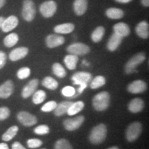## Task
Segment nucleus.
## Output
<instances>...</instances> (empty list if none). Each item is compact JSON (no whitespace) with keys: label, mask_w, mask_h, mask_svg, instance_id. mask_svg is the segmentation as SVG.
I'll list each match as a JSON object with an SVG mask.
<instances>
[{"label":"nucleus","mask_w":149,"mask_h":149,"mask_svg":"<svg viewBox=\"0 0 149 149\" xmlns=\"http://www.w3.org/2000/svg\"><path fill=\"white\" fill-rule=\"evenodd\" d=\"M107 128L104 124L95 126L89 135V140L93 144H100L107 138Z\"/></svg>","instance_id":"f257e3e1"},{"label":"nucleus","mask_w":149,"mask_h":149,"mask_svg":"<svg viewBox=\"0 0 149 149\" xmlns=\"http://www.w3.org/2000/svg\"><path fill=\"white\" fill-rule=\"evenodd\" d=\"M110 104V94L107 91H103L94 97L93 100V106L97 111H104L107 110Z\"/></svg>","instance_id":"f03ea898"},{"label":"nucleus","mask_w":149,"mask_h":149,"mask_svg":"<svg viewBox=\"0 0 149 149\" xmlns=\"http://www.w3.org/2000/svg\"><path fill=\"white\" fill-rule=\"evenodd\" d=\"M145 59H146V55L142 52L136 54L133 57H132L128 61L125 66L126 73L131 74L133 72H137V70H136V68H137V66L142 64Z\"/></svg>","instance_id":"7ed1b4c3"},{"label":"nucleus","mask_w":149,"mask_h":149,"mask_svg":"<svg viewBox=\"0 0 149 149\" xmlns=\"http://www.w3.org/2000/svg\"><path fill=\"white\" fill-rule=\"evenodd\" d=\"M142 131V125L140 122H135L128 126L126 132V137L128 141L132 142L137 140Z\"/></svg>","instance_id":"20e7f679"},{"label":"nucleus","mask_w":149,"mask_h":149,"mask_svg":"<svg viewBox=\"0 0 149 149\" xmlns=\"http://www.w3.org/2000/svg\"><path fill=\"white\" fill-rule=\"evenodd\" d=\"M22 17L26 22H32L34 19L36 9L35 3L32 0H24L22 8Z\"/></svg>","instance_id":"39448f33"},{"label":"nucleus","mask_w":149,"mask_h":149,"mask_svg":"<svg viewBox=\"0 0 149 149\" xmlns=\"http://www.w3.org/2000/svg\"><path fill=\"white\" fill-rule=\"evenodd\" d=\"M57 3L53 0H48L42 3L40 7V13L45 18H50L54 15L57 11Z\"/></svg>","instance_id":"423d86ee"},{"label":"nucleus","mask_w":149,"mask_h":149,"mask_svg":"<svg viewBox=\"0 0 149 149\" xmlns=\"http://www.w3.org/2000/svg\"><path fill=\"white\" fill-rule=\"evenodd\" d=\"M90 51V47L88 45L80 42L73 43L67 47V52L68 53L77 56L86 55Z\"/></svg>","instance_id":"0eeeda50"},{"label":"nucleus","mask_w":149,"mask_h":149,"mask_svg":"<svg viewBox=\"0 0 149 149\" xmlns=\"http://www.w3.org/2000/svg\"><path fill=\"white\" fill-rule=\"evenodd\" d=\"M17 120L22 125L31 126L37 124V117L27 111H21L17 115Z\"/></svg>","instance_id":"6e6552de"},{"label":"nucleus","mask_w":149,"mask_h":149,"mask_svg":"<svg viewBox=\"0 0 149 149\" xmlns=\"http://www.w3.org/2000/svg\"><path fill=\"white\" fill-rule=\"evenodd\" d=\"M84 120L85 118L84 116H77L74 118L67 119L64 122V128L67 130L73 131V130L78 129L80 126L82 125Z\"/></svg>","instance_id":"1a4fd4ad"},{"label":"nucleus","mask_w":149,"mask_h":149,"mask_svg":"<svg viewBox=\"0 0 149 149\" xmlns=\"http://www.w3.org/2000/svg\"><path fill=\"white\" fill-rule=\"evenodd\" d=\"M92 79V75L88 72H77L72 76V81L75 85L88 84Z\"/></svg>","instance_id":"9d476101"},{"label":"nucleus","mask_w":149,"mask_h":149,"mask_svg":"<svg viewBox=\"0 0 149 149\" xmlns=\"http://www.w3.org/2000/svg\"><path fill=\"white\" fill-rule=\"evenodd\" d=\"M19 24L18 18L15 15L9 16L6 19H4L1 29L3 32L8 33L15 29Z\"/></svg>","instance_id":"9b49d317"},{"label":"nucleus","mask_w":149,"mask_h":149,"mask_svg":"<svg viewBox=\"0 0 149 149\" xmlns=\"http://www.w3.org/2000/svg\"><path fill=\"white\" fill-rule=\"evenodd\" d=\"M39 84V81L37 79H33L27 84L26 86L24 87L22 92V96L23 98H29V97L33 95L37 90Z\"/></svg>","instance_id":"f8f14e48"},{"label":"nucleus","mask_w":149,"mask_h":149,"mask_svg":"<svg viewBox=\"0 0 149 149\" xmlns=\"http://www.w3.org/2000/svg\"><path fill=\"white\" fill-rule=\"evenodd\" d=\"M64 42V37L58 35H49L46 38V46L50 48H56L62 45Z\"/></svg>","instance_id":"ddd939ff"},{"label":"nucleus","mask_w":149,"mask_h":149,"mask_svg":"<svg viewBox=\"0 0 149 149\" xmlns=\"http://www.w3.org/2000/svg\"><path fill=\"white\" fill-rule=\"evenodd\" d=\"M14 84L11 80H8L0 85V98L7 99L13 93Z\"/></svg>","instance_id":"4468645a"},{"label":"nucleus","mask_w":149,"mask_h":149,"mask_svg":"<svg viewBox=\"0 0 149 149\" xmlns=\"http://www.w3.org/2000/svg\"><path fill=\"white\" fill-rule=\"evenodd\" d=\"M147 88L146 84L142 80H135L128 86V92L137 94L144 92Z\"/></svg>","instance_id":"2eb2a0df"},{"label":"nucleus","mask_w":149,"mask_h":149,"mask_svg":"<svg viewBox=\"0 0 149 149\" xmlns=\"http://www.w3.org/2000/svg\"><path fill=\"white\" fill-rule=\"evenodd\" d=\"M29 53V49L26 47L15 48L9 54V59L13 61H16L24 58Z\"/></svg>","instance_id":"dca6fc26"},{"label":"nucleus","mask_w":149,"mask_h":149,"mask_svg":"<svg viewBox=\"0 0 149 149\" xmlns=\"http://www.w3.org/2000/svg\"><path fill=\"white\" fill-rule=\"evenodd\" d=\"M137 35L142 39H148L149 37V25L146 21L140 22L135 28Z\"/></svg>","instance_id":"f3484780"},{"label":"nucleus","mask_w":149,"mask_h":149,"mask_svg":"<svg viewBox=\"0 0 149 149\" xmlns=\"http://www.w3.org/2000/svg\"><path fill=\"white\" fill-rule=\"evenodd\" d=\"M113 31H114V33L122 37H127L130 33V28L128 24L124 22H120V23L115 24L113 26Z\"/></svg>","instance_id":"a211bd4d"},{"label":"nucleus","mask_w":149,"mask_h":149,"mask_svg":"<svg viewBox=\"0 0 149 149\" xmlns=\"http://www.w3.org/2000/svg\"><path fill=\"white\" fill-rule=\"evenodd\" d=\"M87 7H88V0H74L73 10L77 15H83L87 10Z\"/></svg>","instance_id":"6ab92c4d"},{"label":"nucleus","mask_w":149,"mask_h":149,"mask_svg":"<svg viewBox=\"0 0 149 149\" xmlns=\"http://www.w3.org/2000/svg\"><path fill=\"white\" fill-rule=\"evenodd\" d=\"M128 108L131 113H137L144 108V102L140 98H135L129 102Z\"/></svg>","instance_id":"aec40b11"},{"label":"nucleus","mask_w":149,"mask_h":149,"mask_svg":"<svg viewBox=\"0 0 149 149\" xmlns=\"http://www.w3.org/2000/svg\"><path fill=\"white\" fill-rule=\"evenodd\" d=\"M123 37L119 36L118 35L113 33L110 37L109 42L107 43V48L110 51L113 52L116 51L117 48L120 46L122 42Z\"/></svg>","instance_id":"412c9836"},{"label":"nucleus","mask_w":149,"mask_h":149,"mask_svg":"<svg viewBox=\"0 0 149 149\" xmlns=\"http://www.w3.org/2000/svg\"><path fill=\"white\" fill-rule=\"evenodd\" d=\"M74 29V26L72 23H65L56 26L54 31L58 34H68L72 33Z\"/></svg>","instance_id":"4be33fe9"},{"label":"nucleus","mask_w":149,"mask_h":149,"mask_svg":"<svg viewBox=\"0 0 149 149\" xmlns=\"http://www.w3.org/2000/svg\"><path fill=\"white\" fill-rule=\"evenodd\" d=\"M72 103L73 102H72L65 101L57 104L55 109L54 110V114L57 117H60L61 115H64L65 113H67L68 109H69V107L71 106Z\"/></svg>","instance_id":"5701e85b"},{"label":"nucleus","mask_w":149,"mask_h":149,"mask_svg":"<svg viewBox=\"0 0 149 149\" xmlns=\"http://www.w3.org/2000/svg\"><path fill=\"white\" fill-rule=\"evenodd\" d=\"M106 15L112 19H119L124 17V12L120 8H110L106 10Z\"/></svg>","instance_id":"b1692460"},{"label":"nucleus","mask_w":149,"mask_h":149,"mask_svg":"<svg viewBox=\"0 0 149 149\" xmlns=\"http://www.w3.org/2000/svg\"><path fill=\"white\" fill-rule=\"evenodd\" d=\"M78 56L69 54L64 57V61L66 66L69 70H74L76 68L77 64L78 62Z\"/></svg>","instance_id":"393cba45"},{"label":"nucleus","mask_w":149,"mask_h":149,"mask_svg":"<svg viewBox=\"0 0 149 149\" xmlns=\"http://www.w3.org/2000/svg\"><path fill=\"white\" fill-rule=\"evenodd\" d=\"M84 108V103L83 102L78 101L74 102L69 107L66 113L70 116H72V115L77 114L80 111H82Z\"/></svg>","instance_id":"a878e982"},{"label":"nucleus","mask_w":149,"mask_h":149,"mask_svg":"<svg viewBox=\"0 0 149 149\" xmlns=\"http://www.w3.org/2000/svg\"><path fill=\"white\" fill-rule=\"evenodd\" d=\"M19 41V36L17 33H13L7 35L3 40V44L8 48L14 46Z\"/></svg>","instance_id":"bb28decb"},{"label":"nucleus","mask_w":149,"mask_h":149,"mask_svg":"<svg viewBox=\"0 0 149 149\" xmlns=\"http://www.w3.org/2000/svg\"><path fill=\"white\" fill-rule=\"evenodd\" d=\"M104 33H105V29L103 26L97 27L91 34V39L94 42H100L103 38Z\"/></svg>","instance_id":"cd10ccee"},{"label":"nucleus","mask_w":149,"mask_h":149,"mask_svg":"<svg viewBox=\"0 0 149 149\" xmlns=\"http://www.w3.org/2000/svg\"><path fill=\"white\" fill-rule=\"evenodd\" d=\"M19 128L17 126H13L8 128L2 135V139L5 141H10L17 135Z\"/></svg>","instance_id":"c85d7f7f"},{"label":"nucleus","mask_w":149,"mask_h":149,"mask_svg":"<svg viewBox=\"0 0 149 149\" xmlns=\"http://www.w3.org/2000/svg\"><path fill=\"white\" fill-rule=\"evenodd\" d=\"M42 85L49 90H55L58 87V82L51 77H46L42 80Z\"/></svg>","instance_id":"c756f323"},{"label":"nucleus","mask_w":149,"mask_h":149,"mask_svg":"<svg viewBox=\"0 0 149 149\" xmlns=\"http://www.w3.org/2000/svg\"><path fill=\"white\" fill-rule=\"evenodd\" d=\"M106 84V79L103 76L99 75L93 79L90 84V87L92 89H97L103 86Z\"/></svg>","instance_id":"7c9ffc66"},{"label":"nucleus","mask_w":149,"mask_h":149,"mask_svg":"<svg viewBox=\"0 0 149 149\" xmlns=\"http://www.w3.org/2000/svg\"><path fill=\"white\" fill-rule=\"evenodd\" d=\"M46 93L42 90H38L33 93V102L35 104H42L46 100Z\"/></svg>","instance_id":"2f4dec72"},{"label":"nucleus","mask_w":149,"mask_h":149,"mask_svg":"<svg viewBox=\"0 0 149 149\" xmlns=\"http://www.w3.org/2000/svg\"><path fill=\"white\" fill-rule=\"evenodd\" d=\"M52 70H53V73L55 74L57 77L59 78H64L66 77V72L64 68L59 63H55L52 67Z\"/></svg>","instance_id":"473e14b6"},{"label":"nucleus","mask_w":149,"mask_h":149,"mask_svg":"<svg viewBox=\"0 0 149 149\" xmlns=\"http://www.w3.org/2000/svg\"><path fill=\"white\" fill-rule=\"evenodd\" d=\"M55 149H73L70 143L66 139H60L56 141Z\"/></svg>","instance_id":"72a5a7b5"},{"label":"nucleus","mask_w":149,"mask_h":149,"mask_svg":"<svg viewBox=\"0 0 149 149\" xmlns=\"http://www.w3.org/2000/svg\"><path fill=\"white\" fill-rule=\"evenodd\" d=\"M30 74H31V69L28 67H22L17 72V76L20 79H26L29 77Z\"/></svg>","instance_id":"f704fd0d"},{"label":"nucleus","mask_w":149,"mask_h":149,"mask_svg":"<svg viewBox=\"0 0 149 149\" xmlns=\"http://www.w3.org/2000/svg\"><path fill=\"white\" fill-rule=\"evenodd\" d=\"M57 105V103L55 101H49L43 106L41 110H42V111L45 112V113H49V112L54 111Z\"/></svg>","instance_id":"c9c22d12"},{"label":"nucleus","mask_w":149,"mask_h":149,"mask_svg":"<svg viewBox=\"0 0 149 149\" xmlns=\"http://www.w3.org/2000/svg\"><path fill=\"white\" fill-rule=\"evenodd\" d=\"M76 91L73 87L70 86H65L64 88H62L61 90V94L63 95L66 97H71L75 94Z\"/></svg>","instance_id":"e433bc0d"},{"label":"nucleus","mask_w":149,"mask_h":149,"mask_svg":"<svg viewBox=\"0 0 149 149\" xmlns=\"http://www.w3.org/2000/svg\"><path fill=\"white\" fill-rule=\"evenodd\" d=\"M49 127L47 125H40L34 129V133L37 135H44L49 133Z\"/></svg>","instance_id":"4c0bfd02"},{"label":"nucleus","mask_w":149,"mask_h":149,"mask_svg":"<svg viewBox=\"0 0 149 149\" xmlns=\"http://www.w3.org/2000/svg\"><path fill=\"white\" fill-rule=\"evenodd\" d=\"M43 142L39 139H29L27 141L28 147L30 148H39L42 145Z\"/></svg>","instance_id":"58836bf2"},{"label":"nucleus","mask_w":149,"mask_h":149,"mask_svg":"<svg viewBox=\"0 0 149 149\" xmlns=\"http://www.w3.org/2000/svg\"><path fill=\"white\" fill-rule=\"evenodd\" d=\"M10 111L7 107H0V120H4L10 116Z\"/></svg>","instance_id":"ea45409f"},{"label":"nucleus","mask_w":149,"mask_h":149,"mask_svg":"<svg viewBox=\"0 0 149 149\" xmlns=\"http://www.w3.org/2000/svg\"><path fill=\"white\" fill-rule=\"evenodd\" d=\"M6 55L4 52L0 51V69L3 68L5 66L6 63Z\"/></svg>","instance_id":"a19ab883"},{"label":"nucleus","mask_w":149,"mask_h":149,"mask_svg":"<svg viewBox=\"0 0 149 149\" xmlns=\"http://www.w3.org/2000/svg\"><path fill=\"white\" fill-rule=\"evenodd\" d=\"M12 149H26L19 141H15L12 145Z\"/></svg>","instance_id":"79ce46f5"},{"label":"nucleus","mask_w":149,"mask_h":149,"mask_svg":"<svg viewBox=\"0 0 149 149\" xmlns=\"http://www.w3.org/2000/svg\"><path fill=\"white\" fill-rule=\"evenodd\" d=\"M141 2L145 7L149 6V0H141Z\"/></svg>","instance_id":"37998d69"},{"label":"nucleus","mask_w":149,"mask_h":149,"mask_svg":"<svg viewBox=\"0 0 149 149\" xmlns=\"http://www.w3.org/2000/svg\"><path fill=\"white\" fill-rule=\"evenodd\" d=\"M0 149H9L8 144L6 143H1L0 144Z\"/></svg>","instance_id":"c03bdc74"},{"label":"nucleus","mask_w":149,"mask_h":149,"mask_svg":"<svg viewBox=\"0 0 149 149\" xmlns=\"http://www.w3.org/2000/svg\"><path fill=\"white\" fill-rule=\"evenodd\" d=\"M115 1H117V2H119V3H127L130 2V1H132L133 0H115Z\"/></svg>","instance_id":"a18cd8bd"},{"label":"nucleus","mask_w":149,"mask_h":149,"mask_svg":"<svg viewBox=\"0 0 149 149\" xmlns=\"http://www.w3.org/2000/svg\"><path fill=\"white\" fill-rule=\"evenodd\" d=\"M6 3V0H0V9H1Z\"/></svg>","instance_id":"49530a36"},{"label":"nucleus","mask_w":149,"mask_h":149,"mask_svg":"<svg viewBox=\"0 0 149 149\" xmlns=\"http://www.w3.org/2000/svg\"><path fill=\"white\" fill-rule=\"evenodd\" d=\"M4 17H0V29H1V25H2L3 24V20H4Z\"/></svg>","instance_id":"de8ad7c7"},{"label":"nucleus","mask_w":149,"mask_h":149,"mask_svg":"<svg viewBox=\"0 0 149 149\" xmlns=\"http://www.w3.org/2000/svg\"><path fill=\"white\" fill-rule=\"evenodd\" d=\"M108 149H119V148H117V146H113V147H111V148H109Z\"/></svg>","instance_id":"09e8293b"},{"label":"nucleus","mask_w":149,"mask_h":149,"mask_svg":"<svg viewBox=\"0 0 149 149\" xmlns=\"http://www.w3.org/2000/svg\"><path fill=\"white\" fill-rule=\"evenodd\" d=\"M42 149H45V148H42Z\"/></svg>","instance_id":"8fccbe9b"}]
</instances>
